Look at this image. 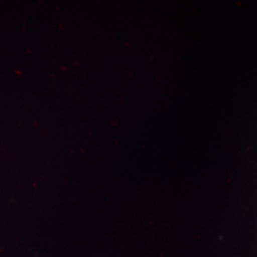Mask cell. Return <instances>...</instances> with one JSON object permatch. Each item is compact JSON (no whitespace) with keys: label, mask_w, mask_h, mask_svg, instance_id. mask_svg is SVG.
Masks as SVG:
<instances>
[]
</instances>
